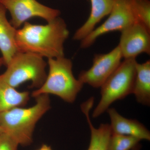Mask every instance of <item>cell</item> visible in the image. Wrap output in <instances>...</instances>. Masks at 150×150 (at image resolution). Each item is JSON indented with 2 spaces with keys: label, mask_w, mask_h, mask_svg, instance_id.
I'll return each instance as SVG.
<instances>
[{
  "label": "cell",
  "mask_w": 150,
  "mask_h": 150,
  "mask_svg": "<svg viewBox=\"0 0 150 150\" xmlns=\"http://www.w3.org/2000/svg\"><path fill=\"white\" fill-rule=\"evenodd\" d=\"M43 25L25 22L21 28L17 30L18 51L48 59L64 56V44L69 35L67 24L59 17Z\"/></svg>",
  "instance_id": "cell-1"
},
{
  "label": "cell",
  "mask_w": 150,
  "mask_h": 150,
  "mask_svg": "<svg viewBox=\"0 0 150 150\" xmlns=\"http://www.w3.org/2000/svg\"><path fill=\"white\" fill-rule=\"evenodd\" d=\"M35 103L31 107L13 108L0 112V127L19 144L30 145L36 123L51 108L49 95L35 97Z\"/></svg>",
  "instance_id": "cell-2"
},
{
  "label": "cell",
  "mask_w": 150,
  "mask_h": 150,
  "mask_svg": "<svg viewBox=\"0 0 150 150\" xmlns=\"http://www.w3.org/2000/svg\"><path fill=\"white\" fill-rule=\"evenodd\" d=\"M49 71L44 83L32 93L35 98L40 95L53 94L64 101L73 103L83 84L73 74V63L64 56L48 59Z\"/></svg>",
  "instance_id": "cell-3"
},
{
  "label": "cell",
  "mask_w": 150,
  "mask_h": 150,
  "mask_svg": "<svg viewBox=\"0 0 150 150\" xmlns=\"http://www.w3.org/2000/svg\"><path fill=\"white\" fill-rule=\"evenodd\" d=\"M43 57L30 52H17L6 66L1 76L13 87L16 88L26 81H30V88H38L47 77V64Z\"/></svg>",
  "instance_id": "cell-4"
},
{
  "label": "cell",
  "mask_w": 150,
  "mask_h": 150,
  "mask_svg": "<svg viewBox=\"0 0 150 150\" xmlns=\"http://www.w3.org/2000/svg\"><path fill=\"white\" fill-rule=\"evenodd\" d=\"M137 62L136 59H124L101 88V98L92 117H99L113 102L133 93Z\"/></svg>",
  "instance_id": "cell-5"
},
{
  "label": "cell",
  "mask_w": 150,
  "mask_h": 150,
  "mask_svg": "<svg viewBox=\"0 0 150 150\" xmlns=\"http://www.w3.org/2000/svg\"><path fill=\"white\" fill-rule=\"evenodd\" d=\"M0 4L9 12L10 22L17 29L32 18H40L48 22L61 13L59 10L44 5L37 0H0Z\"/></svg>",
  "instance_id": "cell-6"
},
{
  "label": "cell",
  "mask_w": 150,
  "mask_h": 150,
  "mask_svg": "<svg viewBox=\"0 0 150 150\" xmlns=\"http://www.w3.org/2000/svg\"><path fill=\"white\" fill-rule=\"evenodd\" d=\"M109 16L105 21L95 28L81 41V47H90L98 37L112 31H122L137 22L131 9L130 0H115Z\"/></svg>",
  "instance_id": "cell-7"
},
{
  "label": "cell",
  "mask_w": 150,
  "mask_h": 150,
  "mask_svg": "<svg viewBox=\"0 0 150 150\" xmlns=\"http://www.w3.org/2000/svg\"><path fill=\"white\" fill-rule=\"evenodd\" d=\"M123 58L119 46L109 53L95 55L92 67L83 71L78 79L83 84H87L95 88H100L121 63Z\"/></svg>",
  "instance_id": "cell-8"
},
{
  "label": "cell",
  "mask_w": 150,
  "mask_h": 150,
  "mask_svg": "<svg viewBox=\"0 0 150 150\" xmlns=\"http://www.w3.org/2000/svg\"><path fill=\"white\" fill-rule=\"evenodd\" d=\"M118 46L124 59H136L140 54H150V31L139 23H134L121 31Z\"/></svg>",
  "instance_id": "cell-9"
},
{
  "label": "cell",
  "mask_w": 150,
  "mask_h": 150,
  "mask_svg": "<svg viewBox=\"0 0 150 150\" xmlns=\"http://www.w3.org/2000/svg\"><path fill=\"white\" fill-rule=\"evenodd\" d=\"M110 119L112 134L131 136L141 140H150V132L137 120L128 119L120 115L114 108L107 110Z\"/></svg>",
  "instance_id": "cell-10"
},
{
  "label": "cell",
  "mask_w": 150,
  "mask_h": 150,
  "mask_svg": "<svg viewBox=\"0 0 150 150\" xmlns=\"http://www.w3.org/2000/svg\"><path fill=\"white\" fill-rule=\"evenodd\" d=\"M115 0H90L91 11L86 21L75 33L73 39L81 40L95 28V26L103 18L109 15Z\"/></svg>",
  "instance_id": "cell-11"
},
{
  "label": "cell",
  "mask_w": 150,
  "mask_h": 150,
  "mask_svg": "<svg viewBox=\"0 0 150 150\" xmlns=\"http://www.w3.org/2000/svg\"><path fill=\"white\" fill-rule=\"evenodd\" d=\"M6 11L5 8L0 4V51L5 66L18 52L16 43L17 29L8 20Z\"/></svg>",
  "instance_id": "cell-12"
},
{
  "label": "cell",
  "mask_w": 150,
  "mask_h": 150,
  "mask_svg": "<svg viewBox=\"0 0 150 150\" xmlns=\"http://www.w3.org/2000/svg\"><path fill=\"white\" fill-rule=\"evenodd\" d=\"M92 107L93 104L88 102L83 103L81 106L90 129V143L87 150H107L108 141L112 134L110 124L102 123L98 128H95L90 117V111Z\"/></svg>",
  "instance_id": "cell-13"
},
{
  "label": "cell",
  "mask_w": 150,
  "mask_h": 150,
  "mask_svg": "<svg viewBox=\"0 0 150 150\" xmlns=\"http://www.w3.org/2000/svg\"><path fill=\"white\" fill-rule=\"evenodd\" d=\"M137 102L145 105L150 104V61L137 63L133 93Z\"/></svg>",
  "instance_id": "cell-14"
},
{
  "label": "cell",
  "mask_w": 150,
  "mask_h": 150,
  "mask_svg": "<svg viewBox=\"0 0 150 150\" xmlns=\"http://www.w3.org/2000/svg\"><path fill=\"white\" fill-rule=\"evenodd\" d=\"M28 91H19L9 85L0 75V112L22 107L29 100Z\"/></svg>",
  "instance_id": "cell-15"
},
{
  "label": "cell",
  "mask_w": 150,
  "mask_h": 150,
  "mask_svg": "<svg viewBox=\"0 0 150 150\" xmlns=\"http://www.w3.org/2000/svg\"><path fill=\"white\" fill-rule=\"evenodd\" d=\"M131 9L137 22L150 31V2L149 0H130Z\"/></svg>",
  "instance_id": "cell-16"
},
{
  "label": "cell",
  "mask_w": 150,
  "mask_h": 150,
  "mask_svg": "<svg viewBox=\"0 0 150 150\" xmlns=\"http://www.w3.org/2000/svg\"><path fill=\"white\" fill-rule=\"evenodd\" d=\"M141 140L131 136L112 134L108 141L107 150H131Z\"/></svg>",
  "instance_id": "cell-17"
},
{
  "label": "cell",
  "mask_w": 150,
  "mask_h": 150,
  "mask_svg": "<svg viewBox=\"0 0 150 150\" xmlns=\"http://www.w3.org/2000/svg\"><path fill=\"white\" fill-rule=\"evenodd\" d=\"M19 144L6 132L0 133V150H18Z\"/></svg>",
  "instance_id": "cell-18"
},
{
  "label": "cell",
  "mask_w": 150,
  "mask_h": 150,
  "mask_svg": "<svg viewBox=\"0 0 150 150\" xmlns=\"http://www.w3.org/2000/svg\"><path fill=\"white\" fill-rule=\"evenodd\" d=\"M38 150H52L51 147L48 145L43 144Z\"/></svg>",
  "instance_id": "cell-19"
},
{
  "label": "cell",
  "mask_w": 150,
  "mask_h": 150,
  "mask_svg": "<svg viewBox=\"0 0 150 150\" xmlns=\"http://www.w3.org/2000/svg\"><path fill=\"white\" fill-rule=\"evenodd\" d=\"M141 149H142V145L139 143L131 150H140Z\"/></svg>",
  "instance_id": "cell-20"
},
{
  "label": "cell",
  "mask_w": 150,
  "mask_h": 150,
  "mask_svg": "<svg viewBox=\"0 0 150 150\" xmlns=\"http://www.w3.org/2000/svg\"><path fill=\"white\" fill-rule=\"evenodd\" d=\"M4 65V60L2 57L0 58V68L3 66Z\"/></svg>",
  "instance_id": "cell-21"
},
{
  "label": "cell",
  "mask_w": 150,
  "mask_h": 150,
  "mask_svg": "<svg viewBox=\"0 0 150 150\" xmlns=\"http://www.w3.org/2000/svg\"><path fill=\"white\" fill-rule=\"evenodd\" d=\"M1 132H4V131H3V130L2 129H1V128L0 127V133H1Z\"/></svg>",
  "instance_id": "cell-22"
}]
</instances>
